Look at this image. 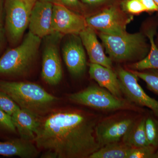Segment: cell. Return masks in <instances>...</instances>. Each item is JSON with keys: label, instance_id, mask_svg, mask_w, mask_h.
I'll use <instances>...</instances> for the list:
<instances>
[{"label": "cell", "instance_id": "6da1fadb", "mask_svg": "<svg viewBox=\"0 0 158 158\" xmlns=\"http://www.w3.org/2000/svg\"><path fill=\"white\" fill-rule=\"evenodd\" d=\"M95 115L80 110L55 111L40 119L33 141L43 150L41 158H89L101 147Z\"/></svg>", "mask_w": 158, "mask_h": 158}, {"label": "cell", "instance_id": "7a4b0ae2", "mask_svg": "<svg viewBox=\"0 0 158 158\" xmlns=\"http://www.w3.org/2000/svg\"><path fill=\"white\" fill-rule=\"evenodd\" d=\"M0 90L8 94L20 108L40 116L47 113L59 100L40 85L31 82L0 80Z\"/></svg>", "mask_w": 158, "mask_h": 158}, {"label": "cell", "instance_id": "3957f363", "mask_svg": "<svg viewBox=\"0 0 158 158\" xmlns=\"http://www.w3.org/2000/svg\"><path fill=\"white\" fill-rule=\"evenodd\" d=\"M41 38L29 31L21 44L0 58V74L21 75L31 67L38 52Z\"/></svg>", "mask_w": 158, "mask_h": 158}, {"label": "cell", "instance_id": "277c9868", "mask_svg": "<svg viewBox=\"0 0 158 158\" xmlns=\"http://www.w3.org/2000/svg\"><path fill=\"white\" fill-rule=\"evenodd\" d=\"M100 37L110 59L116 61L131 60L137 57L144 58L147 50L146 40L141 33L120 35L101 33Z\"/></svg>", "mask_w": 158, "mask_h": 158}, {"label": "cell", "instance_id": "5b68a950", "mask_svg": "<svg viewBox=\"0 0 158 158\" xmlns=\"http://www.w3.org/2000/svg\"><path fill=\"white\" fill-rule=\"evenodd\" d=\"M68 98L75 103L96 110L114 111L134 108L129 103L114 96L108 90L95 85L71 94Z\"/></svg>", "mask_w": 158, "mask_h": 158}, {"label": "cell", "instance_id": "8992f818", "mask_svg": "<svg viewBox=\"0 0 158 158\" xmlns=\"http://www.w3.org/2000/svg\"><path fill=\"white\" fill-rule=\"evenodd\" d=\"M34 5L25 0H6V27L12 42L19 41L29 27Z\"/></svg>", "mask_w": 158, "mask_h": 158}, {"label": "cell", "instance_id": "52a82bcc", "mask_svg": "<svg viewBox=\"0 0 158 158\" xmlns=\"http://www.w3.org/2000/svg\"><path fill=\"white\" fill-rule=\"evenodd\" d=\"M122 92L131 102L149 108L158 118V101L147 94L138 82V77L131 71L120 68L117 71Z\"/></svg>", "mask_w": 158, "mask_h": 158}, {"label": "cell", "instance_id": "ba28073f", "mask_svg": "<svg viewBox=\"0 0 158 158\" xmlns=\"http://www.w3.org/2000/svg\"><path fill=\"white\" fill-rule=\"evenodd\" d=\"M87 27L86 19L63 4L53 3L52 28L55 34H78Z\"/></svg>", "mask_w": 158, "mask_h": 158}, {"label": "cell", "instance_id": "9c48e42d", "mask_svg": "<svg viewBox=\"0 0 158 158\" xmlns=\"http://www.w3.org/2000/svg\"><path fill=\"white\" fill-rule=\"evenodd\" d=\"M131 118H113L98 123L95 128L97 141L101 147L118 142L135 122Z\"/></svg>", "mask_w": 158, "mask_h": 158}, {"label": "cell", "instance_id": "30bf717a", "mask_svg": "<svg viewBox=\"0 0 158 158\" xmlns=\"http://www.w3.org/2000/svg\"><path fill=\"white\" fill-rule=\"evenodd\" d=\"M53 3L39 0L34 4L30 16V32L40 38L55 34L52 28Z\"/></svg>", "mask_w": 158, "mask_h": 158}, {"label": "cell", "instance_id": "8fae6325", "mask_svg": "<svg viewBox=\"0 0 158 158\" xmlns=\"http://www.w3.org/2000/svg\"><path fill=\"white\" fill-rule=\"evenodd\" d=\"M87 26L101 33L120 35L126 33L125 25L116 8L111 7L86 19Z\"/></svg>", "mask_w": 158, "mask_h": 158}, {"label": "cell", "instance_id": "7c38bea8", "mask_svg": "<svg viewBox=\"0 0 158 158\" xmlns=\"http://www.w3.org/2000/svg\"><path fill=\"white\" fill-rule=\"evenodd\" d=\"M62 63L56 42L49 41L44 48L43 55L41 77L47 84L56 85L62 78Z\"/></svg>", "mask_w": 158, "mask_h": 158}, {"label": "cell", "instance_id": "4fadbf2b", "mask_svg": "<svg viewBox=\"0 0 158 158\" xmlns=\"http://www.w3.org/2000/svg\"><path fill=\"white\" fill-rule=\"evenodd\" d=\"M62 55L72 75L78 77L84 73L86 68V57L81 40L73 38L67 41L62 48Z\"/></svg>", "mask_w": 158, "mask_h": 158}, {"label": "cell", "instance_id": "5bb4252c", "mask_svg": "<svg viewBox=\"0 0 158 158\" xmlns=\"http://www.w3.org/2000/svg\"><path fill=\"white\" fill-rule=\"evenodd\" d=\"M79 34L82 44L88 53L90 63L112 69V60L105 54L94 30L87 26Z\"/></svg>", "mask_w": 158, "mask_h": 158}, {"label": "cell", "instance_id": "9a60e30c", "mask_svg": "<svg viewBox=\"0 0 158 158\" xmlns=\"http://www.w3.org/2000/svg\"><path fill=\"white\" fill-rule=\"evenodd\" d=\"M11 118L20 138L33 141L40 123V116L30 110L20 108L11 116Z\"/></svg>", "mask_w": 158, "mask_h": 158}, {"label": "cell", "instance_id": "2e32d148", "mask_svg": "<svg viewBox=\"0 0 158 158\" xmlns=\"http://www.w3.org/2000/svg\"><path fill=\"white\" fill-rule=\"evenodd\" d=\"M90 78L97 82L100 87L106 88L114 96L122 98V92L118 75L112 69L99 64H89Z\"/></svg>", "mask_w": 158, "mask_h": 158}, {"label": "cell", "instance_id": "e0dca14e", "mask_svg": "<svg viewBox=\"0 0 158 158\" xmlns=\"http://www.w3.org/2000/svg\"><path fill=\"white\" fill-rule=\"evenodd\" d=\"M32 141L22 138L0 141V155L19 156L22 158L37 157L39 152Z\"/></svg>", "mask_w": 158, "mask_h": 158}, {"label": "cell", "instance_id": "ac0fdd59", "mask_svg": "<svg viewBox=\"0 0 158 158\" xmlns=\"http://www.w3.org/2000/svg\"><path fill=\"white\" fill-rule=\"evenodd\" d=\"M145 117L135 120L124 135L123 142L127 146L137 148L150 145L145 131Z\"/></svg>", "mask_w": 158, "mask_h": 158}, {"label": "cell", "instance_id": "d6986e66", "mask_svg": "<svg viewBox=\"0 0 158 158\" xmlns=\"http://www.w3.org/2000/svg\"><path fill=\"white\" fill-rule=\"evenodd\" d=\"M155 32L148 31L147 36L151 44L150 50L148 55L140 61L130 65L134 70L141 71L148 69H158V48L154 42Z\"/></svg>", "mask_w": 158, "mask_h": 158}, {"label": "cell", "instance_id": "ffe728a7", "mask_svg": "<svg viewBox=\"0 0 158 158\" xmlns=\"http://www.w3.org/2000/svg\"><path fill=\"white\" fill-rule=\"evenodd\" d=\"M131 148L123 142L110 143L101 147L89 158H127Z\"/></svg>", "mask_w": 158, "mask_h": 158}, {"label": "cell", "instance_id": "44dd1931", "mask_svg": "<svg viewBox=\"0 0 158 158\" xmlns=\"http://www.w3.org/2000/svg\"><path fill=\"white\" fill-rule=\"evenodd\" d=\"M146 83L148 88L158 95V69L131 71Z\"/></svg>", "mask_w": 158, "mask_h": 158}, {"label": "cell", "instance_id": "7402d4cb", "mask_svg": "<svg viewBox=\"0 0 158 158\" xmlns=\"http://www.w3.org/2000/svg\"><path fill=\"white\" fill-rule=\"evenodd\" d=\"M145 131L150 145L158 147V119L148 117L145 120Z\"/></svg>", "mask_w": 158, "mask_h": 158}, {"label": "cell", "instance_id": "603a6c76", "mask_svg": "<svg viewBox=\"0 0 158 158\" xmlns=\"http://www.w3.org/2000/svg\"><path fill=\"white\" fill-rule=\"evenodd\" d=\"M156 148L151 145L131 148L127 158H154Z\"/></svg>", "mask_w": 158, "mask_h": 158}, {"label": "cell", "instance_id": "cb8c5ba5", "mask_svg": "<svg viewBox=\"0 0 158 158\" xmlns=\"http://www.w3.org/2000/svg\"><path fill=\"white\" fill-rule=\"evenodd\" d=\"M19 108L17 104L8 94L0 90V109L1 110L11 116Z\"/></svg>", "mask_w": 158, "mask_h": 158}, {"label": "cell", "instance_id": "d4e9b609", "mask_svg": "<svg viewBox=\"0 0 158 158\" xmlns=\"http://www.w3.org/2000/svg\"><path fill=\"white\" fill-rule=\"evenodd\" d=\"M0 130L16 133V129L13 124L11 116L0 109Z\"/></svg>", "mask_w": 158, "mask_h": 158}, {"label": "cell", "instance_id": "484cf974", "mask_svg": "<svg viewBox=\"0 0 158 158\" xmlns=\"http://www.w3.org/2000/svg\"><path fill=\"white\" fill-rule=\"evenodd\" d=\"M126 9L130 13L139 14L146 11L144 6L139 0H128L126 3Z\"/></svg>", "mask_w": 158, "mask_h": 158}, {"label": "cell", "instance_id": "4316f807", "mask_svg": "<svg viewBox=\"0 0 158 158\" xmlns=\"http://www.w3.org/2000/svg\"><path fill=\"white\" fill-rule=\"evenodd\" d=\"M146 11H158V6L153 0H139Z\"/></svg>", "mask_w": 158, "mask_h": 158}, {"label": "cell", "instance_id": "83f0119b", "mask_svg": "<svg viewBox=\"0 0 158 158\" xmlns=\"http://www.w3.org/2000/svg\"><path fill=\"white\" fill-rule=\"evenodd\" d=\"M54 2H59L63 4L64 6L74 7L77 6L78 0H53Z\"/></svg>", "mask_w": 158, "mask_h": 158}, {"label": "cell", "instance_id": "f1b7e54d", "mask_svg": "<svg viewBox=\"0 0 158 158\" xmlns=\"http://www.w3.org/2000/svg\"><path fill=\"white\" fill-rule=\"evenodd\" d=\"M106 0H82L83 2L89 5H94V4H99L103 2Z\"/></svg>", "mask_w": 158, "mask_h": 158}, {"label": "cell", "instance_id": "f546056e", "mask_svg": "<svg viewBox=\"0 0 158 158\" xmlns=\"http://www.w3.org/2000/svg\"><path fill=\"white\" fill-rule=\"evenodd\" d=\"M3 9V1L0 0V28H2V15Z\"/></svg>", "mask_w": 158, "mask_h": 158}, {"label": "cell", "instance_id": "4dcf8cb0", "mask_svg": "<svg viewBox=\"0 0 158 158\" xmlns=\"http://www.w3.org/2000/svg\"><path fill=\"white\" fill-rule=\"evenodd\" d=\"M27 2H28L31 3V4H33V5H34L35 2L37 1H39V0H25ZM43 1H49V2H52V0H43Z\"/></svg>", "mask_w": 158, "mask_h": 158}, {"label": "cell", "instance_id": "1f68e13d", "mask_svg": "<svg viewBox=\"0 0 158 158\" xmlns=\"http://www.w3.org/2000/svg\"><path fill=\"white\" fill-rule=\"evenodd\" d=\"M3 31L2 28H0V46L1 45V43H2V38Z\"/></svg>", "mask_w": 158, "mask_h": 158}, {"label": "cell", "instance_id": "d6a6232c", "mask_svg": "<svg viewBox=\"0 0 158 158\" xmlns=\"http://www.w3.org/2000/svg\"><path fill=\"white\" fill-rule=\"evenodd\" d=\"M154 158H158V150L155 153L154 156Z\"/></svg>", "mask_w": 158, "mask_h": 158}, {"label": "cell", "instance_id": "836d02e7", "mask_svg": "<svg viewBox=\"0 0 158 158\" xmlns=\"http://www.w3.org/2000/svg\"><path fill=\"white\" fill-rule=\"evenodd\" d=\"M153 1H154L156 3L157 6H158V0H153Z\"/></svg>", "mask_w": 158, "mask_h": 158}]
</instances>
